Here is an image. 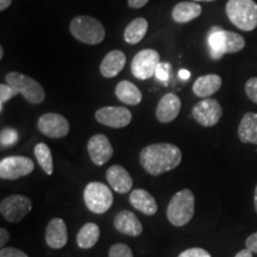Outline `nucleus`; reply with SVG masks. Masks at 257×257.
Instances as JSON below:
<instances>
[{
	"mask_svg": "<svg viewBox=\"0 0 257 257\" xmlns=\"http://www.w3.org/2000/svg\"><path fill=\"white\" fill-rule=\"evenodd\" d=\"M202 8L195 2H181L174 6L172 11V17L176 23L185 24L201 15Z\"/></svg>",
	"mask_w": 257,
	"mask_h": 257,
	"instance_id": "obj_22",
	"label": "nucleus"
},
{
	"mask_svg": "<svg viewBox=\"0 0 257 257\" xmlns=\"http://www.w3.org/2000/svg\"><path fill=\"white\" fill-rule=\"evenodd\" d=\"M223 80L217 74H207V75L199 76L193 83V92L200 98H208L212 94L218 92L221 87Z\"/></svg>",
	"mask_w": 257,
	"mask_h": 257,
	"instance_id": "obj_21",
	"label": "nucleus"
},
{
	"mask_svg": "<svg viewBox=\"0 0 257 257\" xmlns=\"http://www.w3.org/2000/svg\"><path fill=\"white\" fill-rule=\"evenodd\" d=\"M180 76H181L182 79L187 80L189 78V73L187 72V70H186V72H185V70H180Z\"/></svg>",
	"mask_w": 257,
	"mask_h": 257,
	"instance_id": "obj_40",
	"label": "nucleus"
},
{
	"mask_svg": "<svg viewBox=\"0 0 257 257\" xmlns=\"http://www.w3.org/2000/svg\"><path fill=\"white\" fill-rule=\"evenodd\" d=\"M5 81L32 105L42 104L46 99V91L43 86L29 75L18 72H10L6 74Z\"/></svg>",
	"mask_w": 257,
	"mask_h": 257,
	"instance_id": "obj_6",
	"label": "nucleus"
},
{
	"mask_svg": "<svg viewBox=\"0 0 257 257\" xmlns=\"http://www.w3.org/2000/svg\"><path fill=\"white\" fill-rule=\"evenodd\" d=\"M128 201L136 210L142 212L146 216H154L157 212V202L155 198L146 189H135L130 193Z\"/></svg>",
	"mask_w": 257,
	"mask_h": 257,
	"instance_id": "obj_20",
	"label": "nucleus"
},
{
	"mask_svg": "<svg viewBox=\"0 0 257 257\" xmlns=\"http://www.w3.org/2000/svg\"><path fill=\"white\" fill-rule=\"evenodd\" d=\"M115 96L119 99L123 104L136 106L142 101V92L133 82L123 80L115 86Z\"/></svg>",
	"mask_w": 257,
	"mask_h": 257,
	"instance_id": "obj_23",
	"label": "nucleus"
},
{
	"mask_svg": "<svg viewBox=\"0 0 257 257\" xmlns=\"http://www.w3.org/2000/svg\"><path fill=\"white\" fill-rule=\"evenodd\" d=\"M238 137L242 143L257 144V113L248 112L243 115L238 126Z\"/></svg>",
	"mask_w": 257,
	"mask_h": 257,
	"instance_id": "obj_24",
	"label": "nucleus"
},
{
	"mask_svg": "<svg viewBox=\"0 0 257 257\" xmlns=\"http://www.w3.org/2000/svg\"><path fill=\"white\" fill-rule=\"evenodd\" d=\"M32 202L22 194H14L3 199L0 202V213L10 223H18L30 213Z\"/></svg>",
	"mask_w": 257,
	"mask_h": 257,
	"instance_id": "obj_8",
	"label": "nucleus"
},
{
	"mask_svg": "<svg viewBox=\"0 0 257 257\" xmlns=\"http://www.w3.org/2000/svg\"><path fill=\"white\" fill-rule=\"evenodd\" d=\"M99 237H100V229L98 225L95 223H86L78 232L76 243L79 248L91 249L98 243Z\"/></svg>",
	"mask_w": 257,
	"mask_h": 257,
	"instance_id": "obj_26",
	"label": "nucleus"
},
{
	"mask_svg": "<svg viewBox=\"0 0 257 257\" xmlns=\"http://www.w3.org/2000/svg\"><path fill=\"white\" fill-rule=\"evenodd\" d=\"M16 140H17V133H16L15 130H11V128L3 130V133H2L3 147L11 146V144L16 143Z\"/></svg>",
	"mask_w": 257,
	"mask_h": 257,
	"instance_id": "obj_31",
	"label": "nucleus"
},
{
	"mask_svg": "<svg viewBox=\"0 0 257 257\" xmlns=\"http://www.w3.org/2000/svg\"><path fill=\"white\" fill-rule=\"evenodd\" d=\"M46 242L53 249H61L68 242L67 225L61 218H53L47 225Z\"/></svg>",
	"mask_w": 257,
	"mask_h": 257,
	"instance_id": "obj_17",
	"label": "nucleus"
},
{
	"mask_svg": "<svg viewBox=\"0 0 257 257\" xmlns=\"http://www.w3.org/2000/svg\"><path fill=\"white\" fill-rule=\"evenodd\" d=\"M95 119L105 126L121 128L131 123L133 113L121 106H105L95 112Z\"/></svg>",
	"mask_w": 257,
	"mask_h": 257,
	"instance_id": "obj_12",
	"label": "nucleus"
},
{
	"mask_svg": "<svg viewBox=\"0 0 257 257\" xmlns=\"http://www.w3.org/2000/svg\"><path fill=\"white\" fill-rule=\"evenodd\" d=\"M10 233L6 229H0V246L5 248V244L9 242Z\"/></svg>",
	"mask_w": 257,
	"mask_h": 257,
	"instance_id": "obj_37",
	"label": "nucleus"
},
{
	"mask_svg": "<svg viewBox=\"0 0 257 257\" xmlns=\"http://www.w3.org/2000/svg\"><path fill=\"white\" fill-rule=\"evenodd\" d=\"M253 205H255V210L257 212V186L255 188V194H253Z\"/></svg>",
	"mask_w": 257,
	"mask_h": 257,
	"instance_id": "obj_41",
	"label": "nucleus"
},
{
	"mask_svg": "<svg viewBox=\"0 0 257 257\" xmlns=\"http://www.w3.org/2000/svg\"><path fill=\"white\" fill-rule=\"evenodd\" d=\"M160 55L154 49H143L135 55L131 62V72L135 78L148 80L156 74L160 64Z\"/></svg>",
	"mask_w": 257,
	"mask_h": 257,
	"instance_id": "obj_9",
	"label": "nucleus"
},
{
	"mask_svg": "<svg viewBox=\"0 0 257 257\" xmlns=\"http://www.w3.org/2000/svg\"><path fill=\"white\" fill-rule=\"evenodd\" d=\"M83 201L86 207L95 214L105 213L113 204V194L108 186L102 182H89L83 191Z\"/></svg>",
	"mask_w": 257,
	"mask_h": 257,
	"instance_id": "obj_7",
	"label": "nucleus"
},
{
	"mask_svg": "<svg viewBox=\"0 0 257 257\" xmlns=\"http://www.w3.org/2000/svg\"><path fill=\"white\" fill-rule=\"evenodd\" d=\"M35 156H36L37 162L40 163L41 168L47 173L48 175H51L54 172V162L53 156H51L50 148L46 143L36 144L34 149Z\"/></svg>",
	"mask_w": 257,
	"mask_h": 257,
	"instance_id": "obj_27",
	"label": "nucleus"
},
{
	"mask_svg": "<svg viewBox=\"0 0 257 257\" xmlns=\"http://www.w3.org/2000/svg\"><path fill=\"white\" fill-rule=\"evenodd\" d=\"M126 63V56L121 50H112L102 59L100 73L104 78H114L119 74Z\"/></svg>",
	"mask_w": 257,
	"mask_h": 257,
	"instance_id": "obj_19",
	"label": "nucleus"
},
{
	"mask_svg": "<svg viewBox=\"0 0 257 257\" xmlns=\"http://www.w3.org/2000/svg\"><path fill=\"white\" fill-rule=\"evenodd\" d=\"M245 93L250 100L257 104V78H251L246 81Z\"/></svg>",
	"mask_w": 257,
	"mask_h": 257,
	"instance_id": "obj_30",
	"label": "nucleus"
},
{
	"mask_svg": "<svg viewBox=\"0 0 257 257\" xmlns=\"http://www.w3.org/2000/svg\"><path fill=\"white\" fill-rule=\"evenodd\" d=\"M245 245L246 249H249L250 251L257 253V232L250 234L248 238H246Z\"/></svg>",
	"mask_w": 257,
	"mask_h": 257,
	"instance_id": "obj_35",
	"label": "nucleus"
},
{
	"mask_svg": "<svg viewBox=\"0 0 257 257\" xmlns=\"http://www.w3.org/2000/svg\"><path fill=\"white\" fill-rule=\"evenodd\" d=\"M227 18L243 31L257 28V4L253 0H229L225 8Z\"/></svg>",
	"mask_w": 257,
	"mask_h": 257,
	"instance_id": "obj_4",
	"label": "nucleus"
},
{
	"mask_svg": "<svg viewBox=\"0 0 257 257\" xmlns=\"http://www.w3.org/2000/svg\"><path fill=\"white\" fill-rule=\"evenodd\" d=\"M35 169L34 161L27 156H8L0 161V178L18 180L31 174Z\"/></svg>",
	"mask_w": 257,
	"mask_h": 257,
	"instance_id": "obj_10",
	"label": "nucleus"
},
{
	"mask_svg": "<svg viewBox=\"0 0 257 257\" xmlns=\"http://www.w3.org/2000/svg\"><path fill=\"white\" fill-rule=\"evenodd\" d=\"M179 257H211L208 251L201 248H191L180 253Z\"/></svg>",
	"mask_w": 257,
	"mask_h": 257,
	"instance_id": "obj_32",
	"label": "nucleus"
},
{
	"mask_svg": "<svg viewBox=\"0 0 257 257\" xmlns=\"http://www.w3.org/2000/svg\"><path fill=\"white\" fill-rule=\"evenodd\" d=\"M12 4V0H0V11H5Z\"/></svg>",
	"mask_w": 257,
	"mask_h": 257,
	"instance_id": "obj_38",
	"label": "nucleus"
},
{
	"mask_svg": "<svg viewBox=\"0 0 257 257\" xmlns=\"http://www.w3.org/2000/svg\"><path fill=\"white\" fill-rule=\"evenodd\" d=\"M207 44L212 59L219 60L224 54H233L243 50L245 47V40L236 32L214 27L208 32Z\"/></svg>",
	"mask_w": 257,
	"mask_h": 257,
	"instance_id": "obj_2",
	"label": "nucleus"
},
{
	"mask_svg": "<svg viewBox=\"0 0 257 257\" xmlns=\"http://www.w3.org/2000/svg\"><path fill=\"white\" fill-rule=\"evenodd\" d=\"M148 21L146 18L138 17L131 21L124 31V40L128 44H137L143 40L148 31Z\"/></svg>",
	"mask_w": 257,
	"mask_h": 257,
	"instance_id": "obj_25",
	"label": "nucleus"
},
{
	"mask_svg": "<svg viewBox=\"0 0 257 257\" xmlns=\"http://www.w3.org/2000/svg\"><path fill=\"white\" fill-rule=\"evenodd\" d=\"M37 128L49 138H63L69 134V121L60 113H44L37 121Z\"/></svg>",
	"mask_w": 257,
	"mask_h": 257,
	"instance_id": "obj_13",
	"label": "nucleus"
},
{
	"mask_svg": "<svg viewBox=\"0 0 257 257\" xmlns=\"http://www.w3.org/2000/svg\"><path fill=\"white\" fill-rule=\"evenodd\" d=\"M18 92L12 86H10L9 83H6V85L5 83H2L0 85V111H3V106H4L6 101L15 98Z\"/></svg>",
	"mask_w": 257,
	"mask_h": 257,
	"instance_id": "obj_29",
	"label": "nucleus"
},
{
	"mask_svg": "<svg viewBox=\"0 0 257 257\" xmlns=\"http://www.w3.org/2000/svg\"><path fill=\"white\" fill-rule=\"evenodd\" d=\"M87 150L92 162L96 166L105 165L113 155V148H112L110 140L102 134L94 135L89 138Z\"/></svg>",
	"mask_w": 257,
	"mask_h": 257,
	"instance_id": "obj_14",
	"label": "nucleus"
},
{
	"mask_svg": "<svg viewBox=\"0 0 257 257\" xmlns=\"http://www.w3.org/2000/svg\"><path fill=\"white\" fill-rule=\"evenodd\" d=\"M3 56H4V48L0 47V59H3Z\"/></svg>",
	"mask_w": 257,
	"mask_h": 257,
	"instance_id": "obj_42",
	"label": "nucleus"
},
{
	"mask_svg": "<svg viewBox=\"0 0 257 257\" xmlns=\"http://www.w3.org/2000/svg\"><path fill=\"white\" fill-rule=\"evenodd\" d=\"M114 229L118 232L130 237H138L143 232V226L136 214L131 211H121L113 219Z\"/></svg>",
	"mask_w": 257,
	"mask_h": 257,
	"instance_id": "obj_16",
	"label": "nucleus"
},
{
	"mask_svg": "<svg viewBox=\"0 0 257 257\" xmlns=\"http://www.w3.org/2000/svg\"><path fill=\"white\" fill-rule=\"evenodd\" d=\"M223 115V108L216 99L205 98L193 106L192 117L193 119L200 124L201 126H214L220 120Z\"/></svg>",
	"mask_w": 257,
	"mask_h": 257,
	"instance_id": "obj_11",
	"label": "nucleus"
},
{
	"mask_svg": "<svg viewBox=\"0 0 257 257\" xmlns=\"http://www.w3.org/2000/svg\"><path fill=\"white\" fill-rule=\"evenodd\" d=\"M234 257H252V252L249 249H243Z\"/></svg>",
	"mask_w": 257,
	"mask_h": 257,
	"instance_id": "obj_39",
	"label": "nucleus"
},
{
	"mask_svg": "<svg viewBox=\"0 0 257 257\" xmlns=\"http://www.w3.org/2000/svg\"><path fill=\"white\" fill-rule=\"evenodd\" d=\"M195 198L192 191L182 189L173 195L167 207V218L174 226H184L194 216Z\"/></svg>",
	"mask_w": 257,
	"mask_h": 257,
	"instance_id": "obj_3",
	"label": "nucleus"
},
{
	"mask_svg": "<svg viewBox=\"0 0 257 257\" xmlns=\"http://www.w3.org/2000/svg\"><path fill=\"white\" fill-rule=\"evenodd\" d=\"M181 160V150L172 143L150 144L140 154L141 166L148 174L154 176L175 169Z\"/></svg>",
	"mask_w": 257,
	"mask_h": 257,
	"instance_id": "obj_1",
	"label": "nucleus"
},
{
	"mask_svg": "<svg viewBox=\"0 0 257 257\" xmlns=\"http://www.w3.org/2000/svg\"><path fill=\"white\" fill-rule=\"evenodd\" d=\"M193 2H214V0H193Z\"/></svg>",
	"mask_w": 257,
	"mask_h": 257,
	"instance_id": "obj_43",
	"label": "nucleus"
},
{
	"mask_svg": "<svg viewBox=\"0 0 257 257\" xmlns=\"http://www.w3.org/2000/svg\"><path fill=\"white\" fill-rule=\"evenodd\" d=\"M168 66L169 64H167V63H160L159 67H157V69H156L155 75L160 80H162V81H167V79H168V73H167Z\"/></svg>",
	"mask_w": 257,
	"mask_h": 257,
	"instance_id": "obj_34",
	"label": "nucleus"
},
{
	"mask_svg": "<svg viewBox=\"0 0 257 257\" xmlns=\"http://www.w3.org/2000/svg\"><path fill=\"white\" fill-rule=\"evenodd\" d=\"M69 29L76 41L89 46L100 44L106 34L104 25L91 16H78L73 18Z\"/></svg>",
	"mask_w": 257,
	"mask_h": 257,
	"instance_id": "obj_5",
	"label": "nucleus"
},
{
	"mask_svg": "<svg viewBox=\"0 0 257 257\" xmlns=\"http://www.w3.org/2000/svg\"><path fill=\"white\" fill-rule=\"evenodd\" d=\"M0 257H29L27 253L17 248H2L0 250Z\"/></svg>",
	"mask_w": 257,
	"mask_h": 257,
	"instance_id": "obj_33",
	"label": "nucleus"
},
{
	"mask_svg": "<svg viewBox=\"0 0 257 257\" xmlns=\"http://www.w3.org/2000/svg\"><path fill=\"white\" fill-rule=\"evenodd\" d=\"M106 179H107L110 187L120 194H125L133 188V179L131 175L124 167L119 165L111 166L106 172Z\"/></svg>",
	"mask_w": 257,
	"mask_h": 257,
	"instance_id": "obj_18",
	"label": "nucleus"
},
{
	"mask_svg": "<svg viewBox=\"0 0 257 257\" xmlns=\"http://www.w3.org/2000/svg\"><path fill=\"white\" fill-rule=\"evenodd\" d=\"M108 257H134L133 250L124 243H117L110 248Z\"/></svg>",
	"mask_w": 257,
	"mask_h": 257,
	"instance_id": "obj_28",
	"label": "nucleus"
},
{
	"mask_svg": "<svg viewBox=\"0 0 257 257\" xmlns=\"http://www.w3.org/2000/svg\"><path fill=\"white\" fill-rule=\"evenodd\" d=\"M181 110V100L174 93H167L160 99L156 108V118L160 123H170L178 118Z\"/></svg>",
	"mask_w": 257,
	"mask_h": 257,
	"instance_id": "obj_15",
	"label": "nucleus"
},
{
	"mask_svg": "<svg viewBox=\"0 0 257 257\" xmlns=\"http://www.w3.org/2000/svg\"><path fill=\"white\" fill-rule=\"evenodd\" d=\"M149 0H127V4L131 9H141L146 6Z\"/></svg>",
	"mask_w": 257,
	"mask_h": 257,
	"instance_id": "obj_36",
	"label": "nucleus"
}]
</instances>
